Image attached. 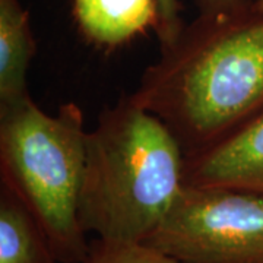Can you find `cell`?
<instances>
[{"instance_id": "cell-1", "label": "cell", "mask_w": 263, "mask_h": 263, "mask_svg": "<svg viewBox=\"0 0 263 263\" xmlns=\"http://www.w3.org/2000/svg\"><path fill=\"white\" fill-rule=\"evenodd\" d=\"M160 43L133 98L160 117L186 158L263 113V12L256 0L197 5Z\"/></svg>"}, {"instance_id": "cell-2", "label": "cell", "mask_w": 263, "mask_h": 263, "mask_svg": "<svg viewBox=\"0 0 263 263\" xmlns=\"http://www.w3.org/2000/svg\"><path fill=\"white\" fill-rule=\"evenodd\" d=\"M186 155L168 126L123 94L86 135L79 221L104 241L145 243L177 202Z\"/></svg>"}, {"instance_id": "cell-3", "label": "cell", "mask_w": 263, "mask_h": 263, "mask_svg": "<svg viewBox=\"0 0 263 263\" xmlns=\"http://www.w3.org/2000/svg\"><path fill=\"white\" fill-rule=\"evenodd\" d=\"M86 135L76 103L51 116L29 97L0 113V183L34 214L60 263H81L89 253L79 221Z\"/></svg>"}, {"instance_id": "cell-4", "label": "cell", "mask_w": 263, "mask_h": 263, "mask_svg": "<svg viewBox=\"0 0 263 263\" xmlns=\"http://www.w3.org/2000/svg\"><path fill=\"white\" fill-rule=\"evenodd\" d=\"M145 245L183 263H263V195L186 184Z\"/></svg>"}, {"instance_id": "cell-5", "label": "cell", "mask_w": 263, "mask_h": 263, "mask_svg": "<svg viewBox=\"0 0 263 263\" xmlns=\"http://www.w3.org/2000/svg\"><path fill=\"white\" fill-rule=\"evenodd\" d=\"M184 181L263 195V113L209 149L186 158Z\"/></svg>"}, {"instance_id": "cell-6", "label": "cell", "mask_w": 263, "mask_h": 263, "mask_svg": "<svg viewBox=\"0 0 263 263\" xmlns=\"http://www.w3.org/2000/svg\"><path fill=\"white\" fill-rule=\"evenodd\" d=\"M72 10L86 43L105 51L129 44L158 22L157 0H73Z\"/></svg>"}, {"instance_id": "cell-7", "label": "cell", "mask_w": 263, "mask_h": 263, "mask_svg": "<svg viewBox=\"0 0 263 263\" xmlns=\"http://www.w3.org/2000/svg\"><path fill=\"white\" fill-rule=\"evenodd\" d=\"M37 43L28 10L19 0H0V113L28 100V70Z\"/></svg>"}, {"instance_id": "cell-8", "label": "cell", "mask_w": 263, "mask_h": 263, "mask_svg": "<svg viewBox=\"0 0 263 263\" xmlns=\"http://www.w3.org/2000/svg\"><path fill=\"white\" fill-rule=\"evenodd\" d=\"M0 263H60L44 228L5 183H0Z\"/></svg>"}, {"instance_id": "cell-9", "label": "cell", "mask_w": 263, "mask_h": 263, "mask_svg": "<svg viewBox=\"0 0 263 263\" xmlns=\"http://www.w3.org/2000/svg\"><path fill=\"white\" fill-rule=\"evenodd\" d=\"M81 263H183L145 243H116L95 238Z\"/></svg>"}, {"instance_id": "cell-10", "label": "cell", "mask_w": 263, "mask_h": 263, "mask_svg": "<svg viewBox=\"0 0 263 263\" xmlns=\"http://www.w3.org/2000/svg\"><path fill=\"white\" fill-rule=\"evenodd\" d=\"M216 2H234V0H196L197 5L216 3ZM256 6L263 12V0H256ZM157 8H158V22L154 31L158 35L161 43L173 37L184 22V19L181 18L180 0H157Z\"/></svg>"}]
</instances>
